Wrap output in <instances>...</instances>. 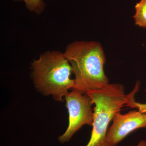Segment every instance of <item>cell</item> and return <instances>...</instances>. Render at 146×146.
Returning a JSON list of instances; mask_svg holds the SVG:
<instances>
[{"mask_svg":"<svg viewBox=\"0 0 146 146\" xmlns=\"http://www.w3.org/2000/svg\"><path fill=\"white\" fill-rule=\"evenodd\" d=\"M64 54L75 76L73 90L86 94L103 89L109 84L104 69L106 58L99 42H73L67 46Z\"/></svg>","mask_w":146,"mask_h":146,"instance_id":"obj_1","label":"cell"},{"mask_svg":"<svg viewBox=\"0 0 146 146\" xmlns=\"http://www.w3.org/2000/svg\"><path fill=\"white\" fill-rule=\"evenodd\" d=\"M64 54L58 51L47 52L32 63L33 81L44 95H51L55 100L62 101L70 89L75 86L70 78L72 66Z\"/></svg>","mask_w":146,"mask_h":146,"instance_id":"obj_2","label":"cell"},{"mask_svg":"<svg viewBox=\"0 0 146 146\" xmlns=\"http://www.w3.org/2000/svg\"><path fill=\"white\" fill-rule=\"evenodd\" d=\"M95 104L91 138L86 146H108V125L127 101L124 87L120 84H108L103 89L87 92Z\"/></svg>","mask_w":146,"mask_h":146,"instance_id":"obj_3","label":"cell"},{"mask_svg":"<svg viewBox=\"0 0 146 146\" xmlns=\"http://www.w3.org/2000/svg\"><path fill=\"white\" fill-rule=\"evenodd\" d=\"M66 107L69 112V125L65 133L58 138L61 143L69 141L73 135L84 125H93L94 112L92 100L87 94L76 90L65 96Z\"/></svg>","mask_w":146,"mask_h":146,"instance_id":"obj_4","label":"cell"},{"mask_svg":"<svg viewBox=\"0 0 146 146\" xmlns=\"http://www.w3.org/2000/svg\"><path fill=\"white\" fill-rule=\"evenodd\" d=\"M113 122L106 133L108 146H117L128 134L138 129L146 128V113L130 111L125 114L120 112L113 118Z\"/></svg>","mask_w":146,"mask_h":146,"instance_id":"obj_5","label":"cell"},{"mask_svg":"<svg viewBox=\"0 0 146 146\" xmlns=\"http://www.w3.org/2000/svg\"><path fill=\"white\" fill-rule=\"evenodd\" d=\"M136 13L133 16L136 25L146 27V0H141L135 6Z\"/></svg>","mask_w":146,"mask_h":146,"instance_id":"obj_6","label":"cell"},{"mask_svg":"<svg viewBox=\"0 0 146 146\" xmlns=\"http://www.w3.org/2000/svg\"><path fill=\"white\" fill-rule=\"evenodd\" d=\"M140 82H136V85L132 91L129 94L127 95V101L126 103V106L131 108H135L138 110V111L143 113H146V103L141 104L135 101V94L139 91Z\"/></svg>","mask_w":146,"mask_h":146,"instance_id":"obj_7","label":"cell"},{"mask_svg":"<svg viewBox=\"0 0 146 146\" xmlns=\"http://www.w3.org/2000/svg\"><path fill=\"white\" fill-rule=\"evenodd\" d=\"M14 1H24L27 9L36 14H40L44 10L46 4L43 0H13Z\"/></svg>","mask_w":146,"mask_h":146,"instance_id":"obj_8","label":"cell"},{"mask_svg":"<svg viewBox=\"0 0 146 146\" xmlns=\"http://www.w3.org/2000/svg\"><path fill=\"white\" fill-rule=\"evenodd\" d=\"M136 146H146V141L142 140L139 142V143Z\"/></svg>","mask_w":146,"mask_h":146,"instance_id":"obj_9","label":"cell"}]
</instances>
